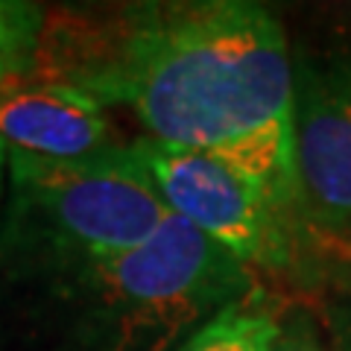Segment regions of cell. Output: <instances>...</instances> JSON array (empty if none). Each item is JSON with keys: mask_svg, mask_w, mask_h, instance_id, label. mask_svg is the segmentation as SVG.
I'll use <instances>...</instances> for the list:
<instances>
[{"mask_svg": "<svg viewBox=\"0 0 351 351\" xmlns=\"http://www.w3.org/2000/svg\"><path fill=\"white\" fill-rule=\"evenodd\" d=\"M32 80L126 108L147 138L234 161L295 217L293 47L267 6L141 0L47 12Z\"/></svg>", "mask_w": 351, "mask_h": 351, "instance_id": "cell-1", "label": "cell"}, {"mask_svg": "<svg viewBox=\"0 0 351 351\" xmlns=\"http://www.w3.org/2000/svg\"><path fill=\"white\" fill-rule=\"evenodd\" d=\"M21 278L41 284L59 351H179L263 284L176 217L135 252L27 269Z\"/></svg>", "mask_w": 351, "mask_h": 351, "instance_id": "cell-2", "label": "cell"}, {"mask_svg": "<svg viewBox=\"0 0 351 351\" xmlns=\"http://www.w3.org/2000/svg\"><path fill=\"white\" fill-rule=\"evenodd\" d=\"M9 208L0 252L9 269L117 258L170 219L129 144L71 161L9 152Z\"/></svg>", "mask_w": 351, "mask_h": 351, "instance_id": "cell-3", "label": "cell"}, {"mask_svg": "<svg viewBox=\"0 0 351 351\" xmlns=\"http://www.w3.org/2000/svg\"><path fill=\"white\" fill-rule=\"evenodd\" d=\"M129 152L167 214L196 228L255 276H293L299 232L290 208L234 161L141 135Z\"/></svg>", "mask_w": 351, "mask_h": 351, "instance_id": "cell-4", "label": "cell"}, {"mask_svg": "<svg viewBox=\"0 0 351 351\" xmlns=\"http://www.w3.org/2000/svg\"><path fill=\"white\" fill-rule=\"evenodd\" d=\"M293 158L299 258L351 252V36L293 47Z\"/></svg>", "mask_w": 351, "mask_h": 351, "instance_id": "cell-5", "label": "cell"}, {"mask_svg": "<svg viewBox=\"0 0 351 351\" xmlns=\"http://www.w3.org/2000/svg\"><path fill=\"white\" fill-rule=\"evenodd\" d=\"M0 141L6 152L71 161L117 147L106 106L80 88L9 80L0 85Z\"/></svg>", "mask_w": 351, "mask_h": 351, "instance_id": "cell-6", "label": "cell"}, {"mask_svg": "<svg viewBox=\"0 0 351 351\" xmlns=\"http://www.w3.org/2000/svg\"><path fill=\"white\" fill-rule=\"evenodd\" d=\"M293 278L319 319L331 351H351V252L302 255Z\"/></svg>", "mask_w": 351, "mask_h": 351, "instance_id": "cell-7", "label": "cell"}, {"mask_svg": "<svg viewBox=\"0 0 351 351\" xmlns=\"http://www.w3.org/2000/svg\"><path fill=\"white\" fill-rule=\"evenodd\" d=\"M281 302H276L267 284H258L232 307L214 316L179 351H269L278 334Z\"/></svg>", "mask_w": 351, "mask_h": 351, "instance_id": "cell-8", "label": "cell"}, {"mask_svg": "<svg viewBox=\"0 0 351 351\" xmlns=\"http://www.w3.org/2000/svg\"><path fill=\"white\" fill-rule=\"evenodd\" d=\"M47 27V12L38 3L0 0V62L12 80H29Z\"/></svg>", "mask_w": 351, "mask_h": 351, "instance_id": "cell-9", "label": "cell"}, {"mask_svg": "<svg viewBox=\"0 0 351 351\" xmlns=\"http://www.w3.org/2000/svg\"><path fill=\"white\" fill-rule=\"evenodd\" d=\"M269 351H331L325 331L307 302H281L278 334Z\"/></svg>", "mask_w": 351, "mask_h": 351, "instance_id": "cell-10", "label": "cell"}, {"mask_svg": "<svg viewBox=\"0 0 351 351\" xmlns=\"http://www.w3.org/2000/svg\"><path fill=\"white\" fill-rule=\"evenodd\" d=\"M6 161H9V152H6V144L0 141V191H3V167H6Z\"/></svg>", "mask_w": 351, "mask_h": 351, "instance_id": "cell-11", "label": "cell"}, {"mask_svg": "<svg viewBox=\"0 0 351 351\" xmlns=\"http://www.w3.org/2000/svg\"><path fill=\"white\" fill-rule=\"evenodd\" d=\"M9 80H12V76H9V71H6V64L0 62V85H6Z\"/></svg>", "mask_w": 351, "mask_h": 351, "instance_id": "cell-12", "label": "cell"}]
</instances>
